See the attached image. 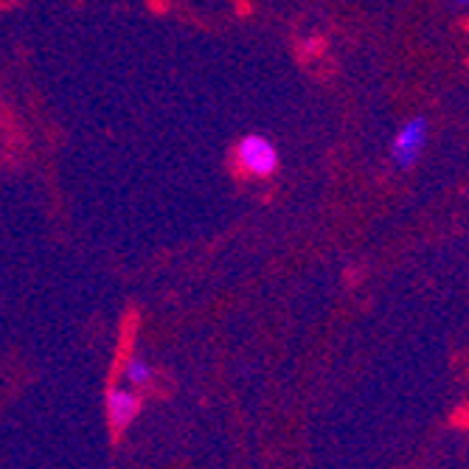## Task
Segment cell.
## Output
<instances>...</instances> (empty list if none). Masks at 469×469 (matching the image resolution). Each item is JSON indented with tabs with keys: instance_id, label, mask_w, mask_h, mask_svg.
Wrapping results in <instances>:
<instances>
[{
	"instance_id": "cell-1",
	"label": "cell",
	"mask_w": 469,
	"mask_h": 469,
	"mask_svg": "<svg viewBox=\"0 0 469 469\" xmlns=\"http://www.w3.org/2000/svg\"><path fill=\"white\" fill-rule=\"evenodd\" d=\"M233 169L248 177L267 180L279 172V149L265 135H245L233 149Z\"/></svg>"
},
{
	"instance_id": "cell-2",
	"label": "cell",
	"mask_w": 469,
	"mask_h": 469,
	"mask_svg": "<svg viewBox=\"0 0 469 469\" xmlns=\"http://www.w3.org/2000/svg\"><path fill=\"white\" fill-rule=\"evenodd\" d=\"M427 138H430V121H427L424 115L410 118V121L396 132V138H393V144H391V158H393V163H396L399 169H410V166L419 160V155H421Z\"/></svg>"
},
{
	"instance_id": "cell-3",
	"label": "cell",
	"mask_w": 469,
	"mask_h": 469,
	"mask_svg": "<svg viewBox=\"0 0 469 469\" xmlns=\"http://www.w3.org/2000/svg\"><path fill=\"white\" fill-rule=\"evenodd\" d=\"M107 410H110V421L113 427H127L138 410H141V399L132 393V391H124V388H113L110 396H107Z\"/></svg>"
},
{
	"instance_id": "cell-4",
	"label": "cell",
	"mask_w": 469,
	"mask_h": 469,
	"mask_svg": "<svg viewBox=\"0 0 469 469\" xmlns=\"http://www.w3.org/2000/svg\"><path fill=\"white\" fill-rule=\"evenodd\" d=\"M124 377H127V382L130 385H149L152 382V377H155V371H152V365L149 363H144V360H130L127 363V371H124Z\"/></svg>"
},
{
	"instance_id": "cell-5",
	"label": "cell",
	"mask_w": 469,
	"mask_h": 469,
	"mask_svg": "<svg viewBox=\"0 0 469 469\" xmlns=\"http://www.w3.org/2000/svg\"><path fill=\"white\" fill-rule=\"evenodd\" d=\"M301 48H304L307 54H321V51H323V40H321V37H312V40L301 43Z\"/></svg>"
},
{
	"instance_id": "cell-6",
	"label": "cell",
	"mask_w": 469,
	"mask_h": 469,
	"mask_svg": "<svg viewBox=\"0 0 469 469\" xmlns=\"http://www.w3.org/2000/svg\"><path fill=\"white\" fill-rule=\"evenodd\" d=\"M237 12L245 18V15H251V4H248V0H239V6H237Z\"/></svg>"
},
{
	"instance_id": "cell-7",
	"label": "cell",
	"mask_w": 469,
	"mask_h": 469,
	"mask_svg": "<svg viewBox=\"0 0 469 469\" xmlns=\"http://www.w3.org/2000/svg\"><path fill=\"white\" fill-rule=\"evenodd\" d=\"M149 6H152L155 12H163V9H166V0H149Z\"/></svg>"
},
{
	"instance_id": "cell-8",
	"label": "cell",
	"mask_w": 469,
	"mask_h": 469,
	"mask_svg": "<svg viewBox=\"0 0 469 469\" xmlns=\"http://www.w3.org/2000/svg\"><path fill=\"white\" fill-rule=\"evenodd\" d=\"M452 4H455V6H466V0H452Z\"/></svg>"
}]
</instances>
